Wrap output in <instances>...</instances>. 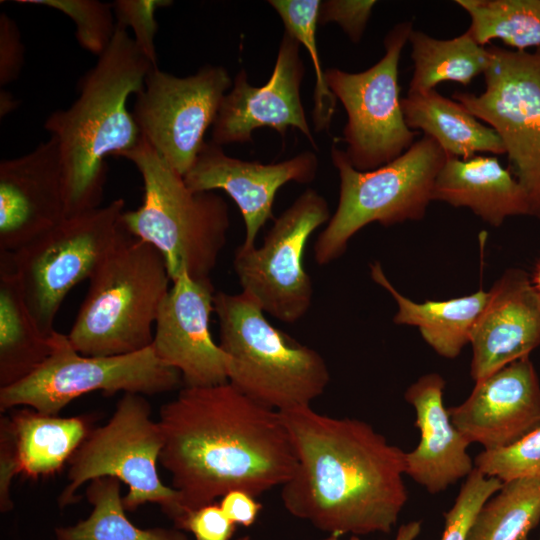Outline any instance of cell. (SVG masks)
Segmentation results:
<instances>
[{
	"label": "cell",
	"mask_w": 540,
	"mask_h": 540,
	"mask_svg": "<svg viewBox=\"0 0 540 540\" xmlns=\"http://www.w3.org/2000/svg\"><path fill=\"white\" fill-rule=\"evenodd\" d=\"M158 423L163 436L159 463L171 475L186 514L232 490L258 497L285 484L296 468L280 412L229 382L185 386L161 406Z\"/></svg>",
	"instance_id": "cell-1"
},
{
	"label": "cell",
	"mask_w": 540,
	"mask_h": 540,
	"mask_svg": "<svg viewBox=\"0 0 540 540\" xmlns=\"http://www.w3.org/2000/svg\"><path fill=\"white\" fill-rule=\"evenodd\" d=\"M297 464L281 486L292 516L329 535L389 533L408 500L405 453L367 422L311 406L280 412Z\"/></svg>",
	"instance_id": "cell-2"
},
{
	"label": "cell",
	"mask_w": 540,
	"mask_h": 540,
	"mask_svg": "<svg viewBox=\"0 0 540 540\" xmlns=\"http://www.w3.org/2000/svg\"><path fill=\"white\" fill-rule=\"evenodd\" d=\"M153 67L127 29L116 25L109 46L81 78L77 99L45 120L44 128L58 143L66 217L101 207L106 158L121 156L141 142L127 102L143 89Z\"/></svg>",
	"instance_id": "cell-3"
},
{
	"label": "cell",
	"mask_w": 540,
	"mask_h": 540,
	"mask_svg": "<svg viewBox=\"0 0 540 540\" xmlns=\"http://www.w3.org/2000/svg\"><path fill=\"white\" fill-rule=\"evenodd\" d=\"M120 157L135 165L144 184L143 202L123 212V227L162 254L171 281L183 272L195 280L210 279L230 227L225 199L214 191L189 189L143 137Z\"/></svg>",
	"instance_id": "cell-4"
},
{
	"label": "cell",
	"mask_w": 540,
	"mask_h": 540,
	"mask_svg": "<svg viewBox=\"0 0 540 540\" xmlns=\"http://www.w3.org/2000/svg\"><path fill=\"white\" fill-rule=\"evenodd\" d=\"M214 312L228 382L255 402L283 412L311 406L330 380L324 358L273 326L245 293L218 291Z\"/></svg>",
	"instance_id": "cell-5"
},
{
	"label": "cell",
	"mask_w": 540,
	"mask_h": 540,
	"mask_svg": "<svg viewBox=\"0 0 540 540\" xmlns=\"http://www.w3.org/2000/svg\"><path fill=\"white\" fill-rule=\"evenodd\" d=\"M170 281L162 254L129 234L89 279L69 342L80 354L94 357L148 348Z\"/></svg>",
	"instance_id": "cell-6"
},
{
	"label": "cell",
	"mask_w": 540,
	"mask_h": 540,
	"mask_svg": "<svg viewBox=\"0 0 540 540\" xmlns=\"http://www.w3.org/2000/svg\"><path fill=\"white\" fill-rule=\"evenodd\" d=\"M331 159L340 179L339 201L314 244L319 265L341 257L349 240L370 223L390 226L422 219L447 155L424 135L401 156L374 170H356L336 146L331 148Z\"/></svg>",
	"instance_id": "cell-7"
},
{
	"label": "cell",
	"mask_w": 540,
	"mask_h": 540,
	"mask_svg": "<svg viewBox=\"0 0 540 540\" xmlns=\"http://www.w3.org/2000/svg\"><path fill=\"white\" fill-rule=\"evenodd\" d=\"M151 413L144 395H122L108 422L93 428L70 458L68 484L58 497L59 507L76 503L77 491L84 483L108 476L128 486L123 497L126 511L155 503L175 528L180 524L186 513L179 492L163 484L159 476L163 436Z\"/></svg>",
	"instance_id": "cell-8"
},
{
	"label": "cell",
	"mask_w": 540,
	"mask_h": 540,
	"mask_svg": "<svg viewBox=\"0 0 540 540\" xmlns=\"http://www.w3.org/2000/svg\"><path fill=\"white\" fill-rule=\"evenodd\" d=\"M125 201L66 217L8 257L29 313L49 337L61 304L73 287L90 279L129 235L121 222Z\"/></svg>",
	"instance_id": "cell-9"
},
{
	"label": "cell",
	"mask_w": 540,
	"mask_h": 540,
	"mask_svg": "<svg viewBox=\"0 0 540 540\" xmlns=\"http://www.w3.org/2000/svg\"><path fill=\"white\" fill-rule=\"evenodd\" d=\"M50 355L24 380L0 388V411L26 406L58 415L74 399L94 391L154 395L176 389L178 370L163 363L152 346L126 355L94 357L76 351L67 334L49 336Z\"/></svg>",
	"instance_id": "cell-10"
},
{
	"label": "cell",
	"mask_w": 540,
	"mask_h": 540,
	"mask_svg": "<svg viewBox=\"0 0 540 540\" xmlns=\"http://www.w3.org/2000/svg\"><path fill=\"white\" fill-rule=\"evenodd\" d=\"M488 49L484 91L455 92L452 97L499 135L508 169L526 193L529 215L540 220V48Z\"/></svg>",
	"instance_id": "cell-11"
},
{
	"label": "cell",
	"mask_w": 540,
	"mask_h": 540,
	"mask_svg": "<svg viewBox=\"0 0 540 540\" xmlns=\"http://www.w3.org/2000/svg\"><path fill=\"white\" fill-rule=\"evenodd\" d=\"M413 30L411 21L395 25L384 38V56L363 72L325 70L328 87L347 113L342 141L349 162L358 171L393 161L415 142L416 133L404 119L398 84L401 52Z\"/></svg>",
	"instance_id": "cell-12"
},
{
	"label": "cell",
	"mask_w": 540,
	"mask_h": 540,
	"mask_svg": "<svg viewBox=\"0 0 540 540\" xmlns=\"http://www.w3.org/2000/svg\"><path fill=\"white\" fill-rule=\"evenodd\" d=\"M329 219L326 199L308 188L274 220L260 247L236 248L233 268L242 292L264 313L295 323L309 311L313 285L304 251L312 233Z\"/></svg>",
	"instance_id": "cell-13"
},
{
	"label": "cell",
	"mask_w": 540,
	"mask_h": 540,
	"mask_svg": "<svg viewBox=\"0 0 540 540\" xmlns=\"http://www.w3.org/2000/svg\"><path fill=\"white\" fill-rule=\"evenodd\" d=\"M232 79L223 66L205 65L179 77L153 67L136 95L133 117L143 139L183 177L217 117Z\"/></svg>",
	"instance_id": "cell-14"
},
{
	"label": "cell",
	"mask_w": 540,
	"mask_h": 540,
	"mask_svg": "<svg viewBox=\"0 0 540 540\" xmlns=\"http://www.w3.org/2000/svg\"><path fill=\"white\" fill-rule=\"evenodd\" d=\"M299 49V41L284 30L272 75L265 85L251 86L244 69L236 74L212 125L213 143L251 142L252 132L260 127H271L284 137L292 127L318 149L300 96L305 66Z\"/></svg>",
	"instance_id": "cell-15"
},
{
	"label": "cell",
	"mask_w": 540,
	"mask_h": 540,
	"mask_svg": "<svg viewBox=\"0 0 540 540\" xmlns=\"http://www.w3.org/2000/svg\"><path fill=\"white\" fill-rule=\"evenodd\" d=\"M215 293L210 279L195 280L183 272L159 309L151 346L163 363L180 372L186 387L228 382V356L209 330Z\"/></svg>",
	"instance_id": "cell-16"
},
{
	"label": "cell",
	"mask_w": 540,
	"mask_h": 540,
	"mask_svg": "<svg viewBox=\"0 0 540 540\" xmlns=\"http://www.w3.org/2000/svg\"><path fill=\"white\" fill-rule=\"evenodd\" d=\"M66 218L64 178L52 136L0 162V253H12Z\"/></svg>",
	"instance_id": "cell-17"
},
{
	"label": "cell",
	"mask_w": 540,
	"mask_h": 540,
	"mask_svg": "<svg viewBox=\"0 0 540 540\" xmlns=\"http://www.w3.org/2000/svg\"><path fill=\"white\" fill-rule=\"evenodd\" d=\"M318 158L302 152L279 163L244 161L225 154L222 146L205 142L184 181L192 191H225L239 207L245 224V247L255 246L257 235L273 218L277 191L288 182L313 181Z\"/></svg>",
	"instance_id": "cell-18"
},
{
	"label": "cell",
	"mask_w": 540,
	"mask_h": 540,
	"mask_svg": "<svg viewBox=\"0 0 540 540\" xmlns=\"http://www.w3.org/2000/svg\"><path fill=\"white\" fill-rule=\"evenodd\" d=\"M475 383L463 403L448 408L452 424L470 443L500 449L540 426V382L529 357Z\"/></svg>",
	"instance_id": "cell-19"
},
{
	"label": "cell",
	"mask_w": 540,
	"mask_h": 540,
	"mask_svg": "<svg viewBox=\"0 0 540 540\" xmlns=\"http://www.w3.org/2000/svg\"><path fill=\"white\" fill-rule=\"evenodd\" d=\"M488 295L470 338L475 382L540 346V292L525 271L507 270Z\"/></svg>",
	"instance_id": "cell-20"
},
{
	"label": "cell",
	"mask_w": 540,
	"mask_h": 540,
	"mask_svg": "<svg viewBox=\"0 0 540 540\" xmlns=\"http://www.w3.org/2000/svg\"><path fill=\"white\" fill-rule=\"evenodd\" d=\"M444 379L437 373L421 376L405 391L416 413L418 446L405 453V474L429 493L444 491L475 468L467 452L471 444L452 424L443 404Z\"/></svg>",
	"instance_id": "cell-21"
},
{
	"label": "cell",
	"mask_w": 540,
	"mask_h": 540,
	"mask_svg": "<svg viewBox=\"0 0 540 540\" xmlns=\"http://www.w3.org/2000/svg\"><path fill=\"white\" fill-rule=\"evenodd\" d=\"M433 200L467 207L495 227L510 216L529 215L523 187L494 156L447 157L434 182Z\"/></svg>",
	"instance_id": "cell-22"
},
{
	"label": "cell",
	"mask_w": 540,
	"mask_h": 540,
	"mask_svg": "<svg viewBox=\"0 0 540 540\" xmlns=\"http://www.w3.org/2000/svg\"><path fill=\"white\" fill-rule=\"evenodd\" d=\"M9 411L0 424L11 436L20 474L33 479L60 471L93 429L91 415L60 417L26 406Z\"/></svg>",
	"instance_id": "cell-23"
},
{
	"label": "cell",
	"mask_w": 540,
	"mask_h": 540,
	"mask_svg": "<svg viewBox=\"0 0 540 540\" xmlns=\"http://www.w3.org/2000/svg\"><path fill=\"white\" fill-rule=\"evenodd\" d=\"M401 107L407 126L435 140L447 157L466 160L478 153L505 154L502 140L493 128L435 89L408 93L401 99Z\"/></svg>",
	"instance_id": "cell-24"
},
{
	"label": "cell",
	"mask_w": 540,
	"mask_h": 540,
	"mask_svg": "<svg viewBox=\"0 0 540 540\" xmlns=\"http://www.w3.org/2000/svg\"><path fill=\"white\" fill-rule=\"evenodd\" d=\"M370 273L373 281L396 301L398 309L393 321L398 325L418 327L423 339L436 353L453 359L470 343L473 328L487 303L488 291L480 289L458 298L416 303L397 291L379 262L370 265Z\"/></svg>",
	"instance_id": "cell-25"
},
{
	"label": "cell",
	"mask_w": 540,
	"mask_h": 540,
	"mask_svg": "<svg viewBox=\"0 0 540 540\" xmlns=\"http://www.w3.org/2000/svg\"><path fill=\"white\" fill-rule=\"evenodd\" d=\"M50 352L49 337L37 328L17 275L8 257L0 254V388L30 376Z\"/></svg>",
	"instance_id": "cell-26"
},
{
	"label": "cell",
	"mask_w": 540,
	"mask_h": 540,
	"mask_svg": "<svg viewBox=\"0 0 540 540\" xmlns=\"http://www.w3.org/2000/svg\"><path fill=\"white\" fill-rule=\"evenodd\" d=\"M414 71L408 93L435 89L444 81L468 85L484 74L491 63L488 47L478 44L466 31L458 37L440 40L413 30L409 37Z\"/></svg>",
	"instance_id": "cell-27"
},
{
	"label": "cell",
	"mask_w": 540,
	"mask_h": 540,
	"mask_svg": "<svg viewBox=\"0 0 540 540\" xmlns=\"http://www.w3.org/2000/svg\"><path fill=\"white\" fill-rule=\"evenodd\" d=\"M120 480L99 477L86 488L90 515L77 524L55 529L56 540H188L180 529L135 526L126 516Z\"/></svg>",
	"instance_id": "cell-28"
},
{
	"label": "cell",
	"mask_w": 540,
	"mask_h": 540,
	"mask_svg": "<svg viewBox=\"0 0 540 540\" xmlns=\"http://www.w3.org/2000/svg\"><path fill=\"white\" fill-rule=\"evenodd\" d=\"M540 522V476L503 482L477 513L467 540H529Z\"/></svg>",
	"instance_id": "cell-29"
},
{
	"label": "cell",
	"mask_w": 540,
	"mask_h": 540,
	"mask_svg": "<svg viewBox=\"0 0 540 540\" xmlns=\"http://www.w3.org/2000/svg\"><path fill=\"white\" fill-rule=\"evenodd\" d=\"M470 16L467 32L481 46L499 39L518 51L540 48V0H457Z\"/></svg>",
	"instance_id": "cell-30"
},
{
	"label": "cell",
	"mask_w": 540,
	"mask_h": 540,
	"mask_svg": "<svg viewBox=\"0 0 540 540\" xmlns=\"http://www.w3.org/2000/svg\"><path fill=\"white\" fill-rule=\"evenodd\" d=\"M269 4L282 19L285 30L304 45L312 58L316 83L312 119L315 132L329 131L337 98L327 85L316 44L319 0H270Z\"/></svg>",
	"instance_id": "cell-31"
},
{
	"label": "cell",
	"mask_w": 540,
	"mask_h": 540,
	"mask_svg": "<svg viewBox=\"0 0 540 540\" xmlns=\"http://www.w3.org/2000/svg\"><path fill=\"white\" fill-rule=\"evenodd\" d=\"M20 4L40 5L68 16L75 25L79 45L99 57L109 46L116 31L112 4L97 0H17Z\"/></svg>",
	"instance_id": "cell-32"
},
{
	"label": "cell",
	"mask_w": 540,
	"mask_h": 540,
	"mask_svg": "<svg viewBox=\"0 0 540 540\" xmlns=\"http://www.w3.org/2000/svg\"><path fill=\"white\" fill-rule=\"evenodd\" d=\"M474 466L484 475L502 482L540 476V426L500 449L483 450Z\"/></svg>",
	"instance_id": "cell-33"
},
{
	"label": "cell",
	"mask_w": 540,
	"mask_h": 540,
	"mask_svg": "<svg viewBox=\"0 0 540 540\" xmlns=\"http://www.w3.org/2000/svg\"><path fill=\"white\" fill-rule=\"evenodd\" d=\"M502 483L474 468L466 477L453 506L444 513L445 526L441 540H467L477 513L501 488Z\"/></svg>",
	"instance_id": "cell-34"
},
{
	"label": "cell",
	"mask_w": 540,
	"mask_h": 540,
	"mask_svg": "<svg viewBox=\"0 0 540 540\" xmlns=\"http://www.w3.org/2000/svg\"><path fill=\"white\" fill-rule=\"evenodd\" d=\"M172 4L170 0H116L112 3L116 25L132 29L135 44L154 66H158L155 45L158 24L155 14L157 9Z\"/></svg>",
	"instance_id": "cell-35"
},
{
	"label": "cell",
	"mask_w": 540,
	"mask_h": 540,
	"mask_svg": "<svg viewBox=\"0 0 540 540\" xmlns=\"http://www.w3.org/2000/svg\"><path fill=\"white\" fill-rule=\"evenodd\" d=\"M376 3L374 0L321 1L318 23L336 22L353 43H359Z\"/></svg>",
	"instance_id": "cell-36"
},
{
	"label": "cell",
	"mask_w": 540,
	"mask_h": 540,
	"mask_svg": "<svg viewBox=\"0 0 540 540\" xmlns=\"http://www.w3.org/2000/svg\"><path fill=\"white\" fill-rule=\"evenodd\" d=\"M176 528L191 532L195 540H231L236 525L219 504L210 503L187 513Z\"/></svg>",
	"instance_id": "cell-37"
},
{
	"label": "cell",
	"mask_w": 540,
	"mask_h": 540,
	"mask_svg": "<svg viewBox=\"0 0 540 540\" xmlns=\"http://www.w3.org/2000/svg\"><path fill=\"white\" fill-rule=\"evenodd\" d=\"M25 47L16 22L6 13L0 14V86L14 82L24 65Z\"/></svg>",
	"instance_id": "cell-38"
},
{
	"label": "cell",
	"mask_w": 540,
	"mask_h": 540,
	"mask_svg": "<svg viewBox=\"0 0 540 540\" xmlns=\"http://www.w3.org/2000/svg\"><path fill=\"white\" fill-rule=\"evenodd\" d=\"M20 474L17 456L11 436L6 427L0 424V510L8 512L13 508L11 485L14 477Z\"/></svg>",
	"instance_id": "cell-39"
},
{
	"label": "cell",
	"mask_w": 540,
	"mask_h": 540,
	"mask_svg": "<svg viewBox=\"0 0 540 540\" xmlns=\"http://www.w3.org/2000/svg\"><path fill=\"white\" fill-rule=\"evenodd\" d=\"M220 508L235 525L252 526L262 510L256 497L243 490H232L221 497Z\"/></svg>",
	"instance_id": "cell-40"
},
{
	"label": "cell",
	"mask_w": 540,
	"mask_h": 540,
	"mask_svg": "<svg viewBox=\"0 0 540 540\" xmlns=\"http://www.w3.org/2000/svg\"><path fill=\"white\" fill-rule=\"evenodd\" d=\"M421 532V522L420 521H410L408 523L402 524L397 531L394 540H416ZM322 540H340L339 536L329 535L328 537ZM349 540H362L357 535H351Z\"/></svg>",
	"instance_id": "cell-41"
},
{
	"label": "cell",
	"mask_w": 540,
	"mask_h": 540,
	"mask_svg": "<svg viewBox=\"0 0 540 540\" xmlns=\"http://www.w3.org/2000/svg\"><path fill=\"white\" fill-rule=\"evenodd\" d=\"M20 101L9 91L1 89L0 91V117L3 118L18 108Z\"/></svg>",
	"instance_id": "cell-42"
},
{
	"label": "cell",
	"mask_w": 540,
	"mask_h": 540,
	"mask_svg": "<svg viewBox=\"0 0 540 540\" xmlns=\"http://www.w3.org/2000/svg\"><path fill=\"white\" fill-rule=\"evenodd\" d=\"M534 287L540 292V262L537 264L534 274L531 277Z\"/></svg>",
	"instance_id": "cell-43"
},
{
	"label": "cell",
	"mask_w": 540,
	"mask_h": 540,
	"mask_svg": "<svg viewBox=\"0 0 540 540\" xmlns=\"http://www.w3.org/2000/svg\"><path fill=\"white\" fill-rule=\"evenodd\" d=\"M236 540H250V537L249 536H242V537L237 538Z\"/></svg>",
	"instance_id": "cell-44"
}]
</instances>
